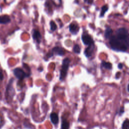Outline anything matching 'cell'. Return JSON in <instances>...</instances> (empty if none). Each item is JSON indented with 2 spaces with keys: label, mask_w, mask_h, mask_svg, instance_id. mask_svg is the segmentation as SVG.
I'll return each instance as SVG.
<instances>
[{
  "label": "cell",
  "mask_w": 129,
  "mask_h": 129,
  "mask_svg": "<svg viewBox=\"0 0 129 129\" xmlns=\"http://www.w3.org/2000/svg\"><path fill=\"white\" fill-rule=\"evenodd\" d=\"M109 43L111 48L117 51H125L128 46L126 42L118 39L116 36H111L109 38Z\"/></svg>",
  "instance_id": "cell-1"
},
{
  "label": "cell",
  "mask_w": 129,
  "mask_h": 129,
  "mask_svg": "<svg viewBox=\"0 0 129 129\" xmlns=\"http://www.w3.org/2000/svg\"><path fill=\"white\" fill-rule=\"evenodd\" d=\"M70 63V60L69 58H66L63 60L61 69L60 72V76H59L60 80H62L65 78L67 74V72L68 70Z\"/></svg>",
  "instance_id": "cell-2"
},
{
  "label": "cell",
  "mask_w": 129,
  "mask_h": 129,
  "mask_svg": "<svg viewBox=\"0 0 129 129\" xmlns=\"http://www.w3.org/2000/svg\"><path fill=\"white\" fill-rule=\"evenodd\" d=\"M128 35L127 30L124 28L118 29L116 31V36L119 39L124 40L126 42V39Z\"/></svg>",
  "instance_id": "cell-3"
},
{
  "label": "cell",
  "mask_w": 129,
  "mask_h": 129,
  "mask_svg": "<svg viewBox=\"0 0 129 129\" xmlns=\"http://www.w3.org/2000/svg\"><path fill=\"white\" fill-rule=\"evenodd\" d=\"M13 72L16 77L21 80L24 79L25 77L28 76L22 69L19 68L15 69L13 70Z\"/></svg>",
  "instance_id": "cell-4"
},
{
  "label": "cell",
  "mask_w": 129,
  "mask_h": 129,
  "mask_svg": "<svg viewBox=\"0 0 129 129\" xmlns=\"http://www.w3.org/2000/svg\"><path fill=\"white\" fill-rule=\"evenodd\" d=\"M82 40L85 45H89L94 43L92 37L88 34H83L82 36Z\"/></svg>",
  "instance_id": "cell-5"
},
{
  "label": "cell",
  "mask_w": 129,
  "mask_h": 129,
  "mask_svg": "<svg viewBox=\"0 0 129 129\" xmlns=\"http://www.w3.org/2000/svg\"><path fill=\"white\" fill-rule=\"evenodd\" d=\"M69 30L72 34H76L79 31V27L77 24L72 23L69 26Z\"/></svg>",
  "instance_id": "cell-6"
},
{
  "label": "cell",
  "mask_w": 129,
  "mask_h": 129,
  "mask_svg": "<svg viewBox=\"0 0 129 129\" xmlns=\"http://www.w3.org/2000/svg\"><path fill=\"white\" fill-rule=\"evenodd\" d=\"M13 79H11L10 81H9V83L7 86V90H6V94H7V96L8 97L10 94V93H12V94L13 95H14V90L13 88V86H12V83H13Z\"/></svg>",
  "instance_id": "cell-7"
},
{
  "label": "cell",
  "mask_w": 129,
  "mask_h": 129,
  "mask_svg": "<svg viewBox=\"0 0 129 129\" xmlns=\"http://www.w3.org/2000/svg\"><path fill=\"white\" fill-rule=\"evenodd\" d=\"M94 43L92 44L91 45H89V46L86 48L85 50L84 51V53L85 54V55L87 57H90L92 55V53L93 52L94 50Z\"/></svg>",
  "instance_id": "cell-8"
},
{
  "label": "cell",
  "mask_w": 129,
  "mask_h": 129,
  "mask_svg": "<svg viewBox=\"0 0 129 129\" xmlns=\"http://www.w3.org/2000/svg\"><path fill=\"white\" fill-rule=\"evenodd\" d=\"M52 52L53 54L54 53L55 54L62 56L64 54V50L62 48L59 47H55L52 49Z\"/></svg>",
  "instance_id": "cell-9"
},
{
  "label": "cell",
  "mask_w": 129,
  "mask_h": 129,
  "mask_svg": "<svg viewBox=\"0 0 129 129\" xmlns=\"http://www.w3.org/2000/svg\"><path fill=\"white\" fill-rule=\"evenodd\" d=\"M32 37L34 40L37 41V43H40L41 40V36L39 31L36 30H34L33 32Z\"/></svg>",
  "instance_id": "cell-10"
},
{
  "label": "cell",
  "mask_w": 129,
  "mask_h": 129,
  "mask_svg": "<svg viewBox=\"0 0 129 129\" xmlns=\"http://www.w3.org/2000/svg\"><path fill=\"white\" fill-rule=\"evenodd\" d=\"M50 118L51 122L54 124H57L58 123L59 118L57 114H56V113H54V112L51 113L50 115Z\"/></svg>",
  "instance_id": "cell-11"
},
{
  "label": "cell",
  "mask_w": 129,
  "mask_h": 129,
  "mask_svg": "<svg viewBox=\"0 0 129 129\" xmlns=\"http://www.w3.org/2000/svg\"><path fill=\"white\" fill-rule=\"evenodd\" d=\"M11 19L8 15H3L0 16V24H6L10 23Z\"/></svg>",
  "instance_id": "cell-12"
},
{
  "label": "cell",
  "mask_w": 129,
  "mask_h": 129,
  "mask_svg": "<svg viewBox=\"0 0 129 129\" xmlns=\"http://www.w3.org/2000/svg\"><path fill=\"white\" fill-rule=\"evenodd\" d=\"M112 29L109 28V27H108L106 30H105V37L106 38H110L111 36V34H112Z\"/></svg>",
  "instance_id": "cell-13"
},
{
  "label": "cell",
  "mask_w": 129,
  "mask_h": 129,
  "mask_svg": "<svg viewBox=\"0 0 129 129\" xmlns=\"http://www.w3.org/2000/svg\"><path fill=\"white\" fill-rule=\"evenodd\" d=\"M70 127L69 122L67 120H63L61 122V129H69Z\"/></svg>",
  "instance_id": "cell-14"
},
{
  "label": "cell",
  "mask_w": 129,
  "mask_h": 129,
  "mask_svg": "<svg viewBox=\"0 0 129 129\" xmlns=\"http://www.w3.org/2000/svg\"><path fill=\"white\" fill-rule=\"evenodd\" d=\"M108 7L107 5H104L101 8V12L100 13V17H103L105 12L108 10Z\"/></svg>",
  "instance_id": "cell-15"
},
{
  "label": "cell",
  "mask_w": 129,
  "mask_h": 129,
  "mask_svg": "<svg viewBox=\"0 0 129 129\" xmlns=\"http://www.w3.org/2000/svg\"><path fill=\"white\" fill-rule=\"evenodd\" d=\"M102 66L106 69H111L112 68V64L111 63L109 62H106V61H102Z\"/></svg>",
  "instance_id": "cell-16"
},
{
  "label": "cell",
  "mask_w": 129,
  "mask_h": 129,
  "mask_svg": "<svg viewBox=\"0 0 129 129\" xmlns=\"http://www.w3.org/2000/svg\"><path fill=\"white\" fill-rule=\"evenodd\" d=\"M122 129H129V120H126L123 122Z\"/></svg>",
  "instance_id": "cell-17"
},
{
  "label": "cell",
  "mask_w": 129,
  "mask_h": 129,
  "mask_svg": "<svg viewBox=\"0 0 129 129\" xmlns=\"http://www.w3.org/2000/svg\"><path fill=\"white\" fill-rule=\"evenodd\" d=\"M74 51L76 53H80L81 51V48L78 44H75L73 47Z\"/></svg>",
  "instance_id": "cell-18"
},
{
  "label": "cell",
  "mask_w": 129,
  "mask_h": 129,
  "mask_svg": "<svg viewBox=\"0 0 129 129\" xmlns=\"http://www.w3.org/2000/svg\"><path fill=\"white\" fill-rule=\"evenodd\" d=\"M50 29L52 31H55L57 29V26L55 22H54L53 21H51L50 23Z\"/></svg>",
  "instance_id": "cell-19"
},
{
  "label": "cell",
  "mask_w": 129,
  "mask_h": 129,
  "mask_svg": "<svg viewBox=\"0 0 129 129\" xmlns=\"http://www.w3.org/2000/svg\"><path fill=\"white\" fill-rule=\"evenodd\" d=\"M56 5H59L61 4V0H52Z\"/></svg>",
  "instance_id": "cell-20"
},
{
  "label": "cell",
  "mask_w": 129,
  "mask_h": 129,
  "mask_svg": "<svg viewBox=\"0 0 129 129\" xmlns=\"http://www.w3.org/2000/svg\"><path fill=\"white\" fill-rule=\"evenodd\" d=\"M3 71L2 70H0V80H3Z\"/></svg>",
  "instance_id": "cell-21"
},
{
  "label": "cell",
  "mask_w": 129,
  "mask_h": 129,
  "mask_svg": "<svg viewBox=\"0 0 129 129\" xmlns=\"http://www.w3.org/2000/svg\"><path fill=\"white\" fill-rule=\"evenodd\" d=\"M126 43L127 46L129 47V34H128V36H127V37L126 39Z\"/></svg>",
  "instance_id": "cell-22"
},
{
  "label": "cell",
  "mask_w": 129,
  "mask_h": 129,
  "mask_svg": "<svg viewBox=\"0 0 129 129\" xmlns=\"http://www.w3.org/2000/svg\"><path fill=\"white\" fill-rule=\"evenodd\" d=\"M84 1H85V2H87V3H89V4L92 3L93 2V0H84Z\"/></svg>",
  "instance_id": "cell-23"
},
{
  "label": "cell",
  "mask_w": 129,
  "mask_h": 129,
  "mask_svg": "<svg viewBox=\"0 0 129 129\" xmlns=\"http://www.w3.org/2000/svg\"><path fill=\"white\" fill-rule=\"evenodd\" d=\"M122 67H123L122 64L121 63H119L118 64V68L120 69H122Z\"/></svg>",
  "instance_id": "cell-24"
},
{
  "label": "cell",
  "mask_w": 129,
  "mask_h": 129,
  "mask_svg": "<svg viewBox=\"0 0 129 129\" xmlns=\"http://www.w3.org/2000/svg\"><path fill=\"white\" fill-rule=\"evenodd\" d=\"M120 75V73L119 72L117 73L116 74V78H118L119 77Z\"/></svg>",
  "instance_id": "cell-25"
},
{
  "label": "cell",
  "mask_w": 129,
  "mask_h": 129,
  "mask_svg": "<svg viewBox=\"0 0 129 129\" xmlns=\"http://www.w3.org/2000/svg\"><path fill=\"white\" fill-rule=\"evenodd\" d=\"M127 90H128V91L129 92V84H128V86H127Z\"/></svg>",
  "instance_id": "cell-26"
}]
</instances>
